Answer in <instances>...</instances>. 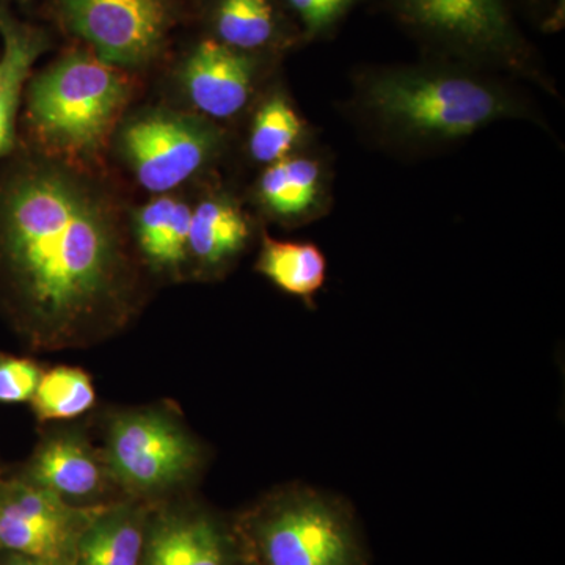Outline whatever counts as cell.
Wrapping results in <instances>:
<instances>
[{
    "label": "cell",
    "instance_id": "obj_1",
    "mask_svg": "<svg viewBox=\"0 0 565 565\" xmlns=\"http://www.w3.org/2000/svg\"><path fill=\"white\" fill-rule=\"evenodd\" d=\"M0 270L41 343L81 340L120 303L125 255L114 214L73 174L35 167L0 200Z\"/></svg>",
    "mask_w": 565,
    "mask_h": 565
},
{
    "label": "cell",
    "instance_id": "obj_2",
    "mask_svg": "<svg viewBox=\"0 0 565 565\" xmlns=\"http://www.w3.org/2000/svg\"><path fill=\"white\" fill-rule=\"evenodd\" d=\"M364 109L397 134L456 140L519 111L514 99L489 82L448 71H390L362 88Z\"/></svg>",
    "mask_w": 565,
    "mask_h": 565
},
{
    "label": "cell",
    "instance_id": "obj_3",
    "mask_svg": "<svg viewBox=\"0 0 565 565\" xmlns=\"http://www.w3.org/2000/svg\"><path fill=\"white\" fill-rule=\"evenodd\" d=\"M253 565H370L351 509L330 494L292 486L241 520Z\"/></svg>",
    "mask_w": 565,
    "mask_h": 565
},
{
    "label": "cell",
    "instance_id": "obj_4",
    "mask_svg": "<svg viewBox=\"0 0 565 565\" xmlns=\"http://www.w3.org/2000/svg\"><path fill=\"white\" fill-rule=\"evenodd\" d=\"M128 95V81L117 66L74 52L32 82L29 117L52 150L74 158L92 156L109 137Z\"/></svg>",
    "mask_w": 565,
    "mask_h": 565
},
{
    "label": "cell",
    "instance_id": "obj_5",
    "mask_svg": "<svg viewBox=\"0 0 565 565\" xmlns=\"http://www.w3.org/2000/svg\"><path fill=\"white\" fill-rule=\"evenodd\" d=\"M200 451L180 424L158 412L115 416L106 448L107 473L131 492L156 493L188 481Z\"/></svg>",
    "mask_w": 565,
    "mask_h": 565
},
{
    "label": "cell",
    "instance_id": "obj_6",
    "mask_svg": "<svg viewBox=\"0 0 565 565\" xmlns=\"http://www.w3.org/2000/svg\"><path fill=\"white\" fill-rule=\"evenodd\" d=\"M221 132L191 115L145 114L126 126L121 148L140 185L166 193L188 181L215 154Z\"/></svg>",
    "mask_w": 565,
    "mask_h": 565
},
{
    "label": "cell",
    "instance_id": "obj_7",
    "mask_svg": "<svg viewBox=\"0 0 565 565\" xmlns=\"http://www.w3.org/2000/svg\"><path fill=\"white\" fill-rule=\"evenodd\" d=\"M102 509L77 508L24 478L0 479V550L71 565L77 539Z\"/></svg>",
    "mask_w": 565,
    "mask_h": 565
},
{
    "label": "cell",
    "instance_id": "obj_8",
    "mask_svg": "<svg viewBox=\"0 0 565 565\" xmlns=\"http://www.w3.org/2000/svg\"><path fill=\"white\" fill-rule=\"evenodd\" d=\"M61 11L71 31L111 66L151 61L169 28L166 0H61Z\"/></svg>",
    "mask_w": 565,
    "mask_h": 565
},
{
    "label": "cell",
    "instance_id": "obj_9",
    "mask_svg": "<svg viewBox=\"0 0 565 565\" xmlns=\"http://www.w3.org/2000/svg\"><path fill=\"white\" fill-rule=\"evenodd\" d=\"M412 24L460 51L482 57L509 58L519 41L503 0H396Z\"/></svg>",
    "mask_w": 565,
    "mask_h": 565
},
{
    "label": "cell",
    "instance_id": "obj_10",
    "mask_svg": "<svg viewBox=\"0 0 565 565\" xmlns=\"http://www.w3.org/2000/svg\"><path fill=\"white\" fill-rule=\"evenodd\" d=\"M255 65L244 52L217 40H204L182 70V84L193 106L203 115L225 120L250 102Z\"/></svg>",
    "mask_w": 565,
    "mask_h": 565
},
{
    "label": "cell",
    "instance_id": "obj_11",
    "mask_svg": "<svg viewBox=\"0 0 565 565\" xmlns=\"http://www.w3.org/2000/svg\"><path fill=\"white\" fill-rule=\"evenodd\" d=\"M141 565H237L230 535L204 514L166 515L147 534Z\"/></svg>",
    "mask_w": 565,
    "mask_h": 565
},
{
    "label": "cell",
    "instance_id": "obj_12",
    "mask_svg": "<svg viewBox=\"0 0 565 565\" xmlns=\"http://www.w3.org/2000/svg\"><path fill=\"white\" fill-rule=\"evenodd\" d=\"M25 481L63 500H90L103 493L106 471L79 434H57L36 449Z\"/></svg>",
    "mask_w": 565,
    "mask_h": 565
},
{
    "label": "cell",
    "instance_id": "obj_13",
    "mask_svg": "<svg viewBox=\"0 0 565 565\" xmlns=\"http://www.w3.org/2000/svg\"><path fill=\"white\" fill-rule=\"evenodd\" d=\"M264 210L285 223H303L319 217L329 200L326 167L315 158L289 156L270 163L258 182Z\"/></svg>",
    "mask_w": 565,
    "mask_h": 565
},
{
    "label": "cell",
    "instance_id": "obj_14",
    "mask_svg": "<svg viewBox=\"0 0 565 565\" xmlns=\"http://www.w3.org/2000/svg\"><path fill=\"white\" fill-rule=\"evenodd\" d=\"M147 534L140 508L104 505L77 539L71 565H141Z\"/></svg>",
    "mask_w": 565,
    "mask_h": 565
},
{
    "label": "cell",
    "instance_id": "obj_15",
    "mask_svg": "<svg viewBox=\"0 0 565 565\" xmlns=\"http://www.w3.org/2000/svg\"><path fill=\"white\" fill-rule=\"evenodd\" d=\"M0 158L10 151L14 137V118L20 104L22 85L36 58L46 47L39 29L22 24L6 10H0Z\"/></svg>",
    "mask_w": 565,
    "mask_h": 565
},
{
    "label": "cell",
    "instance_id": "obj_16",
    "mask_svg": "<svg viewBox=\"0 0 565 565\" xmlns=\"http://www.w3.org/2000/svg\"><path fill=\"white\" fill-rule=\"evenodd\" d=\"M250 222L232 200H203L192 211L189 252L210 269L232 263L250 241Z\"/></svg>",
    "mask_w": 565,
    "mask_h": 565
},
{
    "label": "cell",
    "instance_id": "obj_17",
    "mask_svg": "<svg viewBox=\"0 0 565 565\" xmlns=\"http://www.w3.org/2000/svg\"><path fill=\"white\" fill-rule=\"evenodd\" d=\"M192 210L172 196L145 204L136 214L140 250L156 267H178L189 253Z\"/></svg>",
    "mask_w": 565,
    "mask_h": 565
},
{
    "label": "cell",
    "instance_id": "obj_18",
    "mask_svg": "<svg viewBox=\"0 0 565 565\" xmlns=\"http://www.w3.org/2000/svg\"><path fill=\"white\" fill-rule=\"evenodd\" d=\"M256 270L281 291L311 302L326 282L327 262L315 244L264 236Z\"/></svg>",
    "mask_w": 565,
    "mask_h": 565
},
{
    "label": "cell",
    "instance_id": "obj_19",
    "mask_svg": "<svg viewBox=\"0 0 565 565\" xmlns=\"http://www.w3.org/2000/svg\"><path fill=\"white\" fill-rule=\"evenodd\" d=\"M305 121L286 96L274 95L253 118L248 151L256 162L275 163L289 158L302 141Z\"/></svg>",
    "mask_w": 565,
    "mask_h": 565
},
{
    "label": "cell",
    "instance_id": "obj_20",
    "mask_svg": "<svg viewBox=\"0 0 565 565\" xmlns=\"http://www.w3.org/2000/svg\"><path fill=\"white\" fill-rule=\"evenodd\" d=\"M95 399V388L87 373L61 366L41 375L32 405L41 422H61L90 411Z\"/></svg>",
    "mask_w": 565,
    "mask_h": 565
},
{
    "label": "cell",
    "instance_id": "obj_21",
    "mask_svg": "<svg viewBox=\"0 0 565 565\" xmlns=\"http://www.w3.org/2000/svg\"><path fill=\"white\" fill-rule=\"evenodd\" d=\"M215 29L221 43L233 50H258L274 36L273 6L269 0H221Z\"/></svg>",
    "mask_w": 565,
    "mask_h": 565
},
{
    "label": "cell",
    "instance_id": "obj_22",
    "mask_svg": "<svg viewBox=\"0 0 565 565\" xmlns=\"http://www.w3.org/2000/svg\"><path fill=\"white\" fill-rule=\"evenodd\" d=\"M39 364L28 359L0 356V403L20 404L32 401L41 381Z\"/></svg>",
    "mask_w": 565,
    "mask_h": 565
},
{
    "label": "cell",
    "instance_id": "obj_23",
    "mask_svg": "<svg viewBox=\"0 0 565 565\" xmlns=\"http://www.w3.org/2000/svg\"><path fill=\"white\" fill-rule=\"evenodd\" d=\"M292 10L299 14L308 32H321L330 28L353 0H288Z\"/></svg>",
    "mask_w": 565,
    "mask_h": 565
},
{
    "label": "cell",
    "instance_id": "obj_24",
    "mask_svg": "<svg viewBox=\"0 0 565 565\" xmlns=\"http://www.w3.org/2000/svg\"><path fill=\"white\" fill-rule=\"evenodd\" d=\"M0 565H62L57 563H51V561L40 559V557H32L25 555H18V553H9Z\"/></svg>",
    "mask_w": 565,
    "mask_h": 565
}]
</instances>
